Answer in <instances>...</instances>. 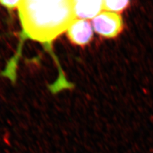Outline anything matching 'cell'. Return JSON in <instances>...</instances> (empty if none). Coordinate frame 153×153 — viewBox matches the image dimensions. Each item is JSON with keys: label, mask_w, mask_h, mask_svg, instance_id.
I'll return each mask as SVG.
<instances>
[{"label": "cell", "mask_w": 153, "mask_h": 153, "mask_svg": "<svg viewBox=\"0 0 153 153\" xmlns=\"http://www.w3.org/2000/svg\"><path fill=\"white\" fill-rule=\"evenodd\" d=\"M20 1H0V4L7 9L13 10L18 8Z\"/></svg>", "instance_id": "6"}, {"label": "cell", "mask_w": 153, "mask_h": 153, "mask_svg": "<svg viewBox=\"0 0 153 153\" xmlns=\"http://www.w3.org/2000/svg\"><path fill=\"white\" fill-rule=\"evenodd\" d=\"M73 6L74 16L78 19H93L104 10L102 0H73Z\"/></svg>", "instance_id": "4"}, {"label": "cell", "mask_w": 153, "mask_h": 153, "mask_svg": "<svg viewBox=\"0 0 153 153\" xmlns=\"http://www.w3.org/2000/svg\"><path fill=\"white\" fill-rule=\"evenodd\" d=\"M66 35L71 42L79 46H85L92 40V24L88 20L76 19L68 28Z\"/></svg>", "instance_id": "3"}, {"label": "cell", "mask_w": 153, "mask_h": 153, "mask_svg": "<svg viewBox=\"0 0 153 153\" xmlns=\"http://www.w3.org/2000/svg\"><path fill=\"white\" fill-rule=\"evenodd\" d=\"M123 22L119 14L103 11L92 21L94 31L106 38H114L118 36L123 29Z\"/></svg>", "instance_id": "2"}, {"label": "cell", "mask_w": 153, "mask_h": 153, "mask_svg": "<svg viewBox=\"0 0 153 153\" xmlns=\"http://www.w3.org/2000/svg\"><path fill=\"white\" fill-rule=\"evenodd\" d=\"M17 9L22 27L21 38L47 47L66 32L76 19L73 0L20 1Z\"/></svg>", "instance_id": "1"}, {"label": "cell", "mask_w": 153, "mask_h": 153, "mask_svg": "<svg viewBox=\"0 0 153 153\" xmlns=\"http://www.w3.org/2000/svg\"><path fill=\"white\" fill-rule=\"evenodd\" d=\"M129 3L130 2L126 0H106L103 1V9L105 11L119 14L126 9Z\"/></svg>", "instance_id": "5"}]
</instances>
